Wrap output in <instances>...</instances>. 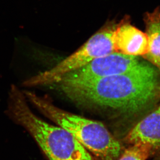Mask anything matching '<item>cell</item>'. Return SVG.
Here are the masks:
<instances>
[{
    "label": "cell",
    "instance_id": "cell-7",
    "mask_svg": "<svg viewBox=\"0 0 160 160\" xmlns=\"http://www.w3.org/2000/svg\"><path fill=\"white\" fill-rule=\"evenodd\" d=\"M126 141L132 145H148L153 152L160 151V105L130 131Z\"/></svg>",
    "mask_w": 160,
    "mask_h": 160
},
{
    "label": "cell",
    "instance_id": "cell-6",
    "mask_svg": "<svg viewBox=\"0 0 160 160\" xmlns=\"http://www.w3.org/2000/svg\"><path fill=\"white\" fill-rule=\"evenodd\" d=\"M115 52L128 56H145L148 51L146 33L132 26L128 19L116 25L112 35Z\"/></svg>",
    "mask_w": 160,
    "mask_h": 160
},
{
    "label": "cell",
    "instance_id": "cell-8",
    "mask_svg": "<svg viewBox=\"0 0 160 160\" xmlns=\"http://www.w3.org/2000/svg\"><path fill=\"white\" fill-rule=\"evenodd\" d=\"M146 33L148 40V51L143 56L160 71V8L147 12L144 18Z\"/></svg>",
    "mask_w": 160,
    "mask_h": 160
},
{
    "label": "cell",
    "instance_id": "cell-5",
    "mask_svg": "<svg viewBox=\"0 0 160 160\" xmlns=\"http://www.w3.org/2000/svg\"><path fill=\"white\" fill-rule=\"evenodd\" d=\"M147 64L141 61L138 57L114 52L94 59L85 66L64 75L54 82H84L103 78L133 71Z\"/></svg>",
    "mask_w": 160,
    "mask_h": 160
},
{
    "label": "cell",
    "instance_id": "cell-3",
    "mask_svg": "<svg viewBox=\"0 0 160 160\" xmlns=\"http://www.w3.org/2000/svg\"><path fill=\"white\" fill-rule=\"evenodd\" d=\"M28 101L43 115L76 138L98 160H118L122 147L103 123L62 110L48 98L31 91H23Z\"/></svg>",
    "mask_w": 160,
    "mask_h": 160
},
{
    "label": "cell",
    "instance_id": "cell-9",
    "mask_svg": "<svg viewBox=\"0 0 160 160\" xmlns=\"http://www.w3.org/2000/svg\"><path fill=\"white\" fill-rule=\"evenodd\" d=\"M153 153L148 145L135 144L125 150L118 160H147Z\"/></svg>",
    "mask_w": 160,
    "mask_h": 160
},
{
    "label": "cell",
    "instance_id": "cell-10",
    "mask_svg": "<svg viewBox=\"0 0 160 160\" xmlns=\"http://www.w3.org/2000/svg\"><path fill=\"white\" fill-rule=\"evenodd\" d=\"M158 160H160V158H159V159H158Z\"/></svg>",
    "mask_w": 160,
    "mask_h": 160
},
{
    "label": "cell",
    "instance_id": "cell-4",
    "mask_svg": "<svg viewBox=\"0 0 160 160\" xmlns=\"http://www.w3.org/2000/svg\"><path fill=\"white\" fill-rule=\"evenodd\" d=\"M116 26L109 25L92 35L82 47L50 70L26 80L27 87L50 86L64 75L102 56L115 52L112 35Z\"/></svg>",
    "mask_w": 160,
    "mask_h": 160
},
{
    "label": "cell",
    "instance_id": "cell-2",
    "mask_svg": "<svg viewBox=\"0 0 160 160\" xmlns=\"http://www.w3.org/2000/svg\"><path fill=\"white\" fill-rule=\"evenodd\" d=\"M8 113L35 139L49 160H95L71 133L36 116L27 100L15 86L9 92Z\"/></svg>",
    "mask_w": 160,
    "mask_h": 160
},
{
    "label": "cell",
    "instance_id": "cell-1",
    "mask_svg": "<svg viewBox=\"0 0 160 160\" xmlns=\"http://www.w3.org/2000/svg\"><path fill=\"white\" fill-rule=\"evenodd\" d=\"M49 86L58 88L75 103L128 113L141 112L160 96L158 72L148 64L117 75L87 82H58Z\"/></svg>",
    "mask_w": 160,
    "mask_h": 160
}]
</instances>
